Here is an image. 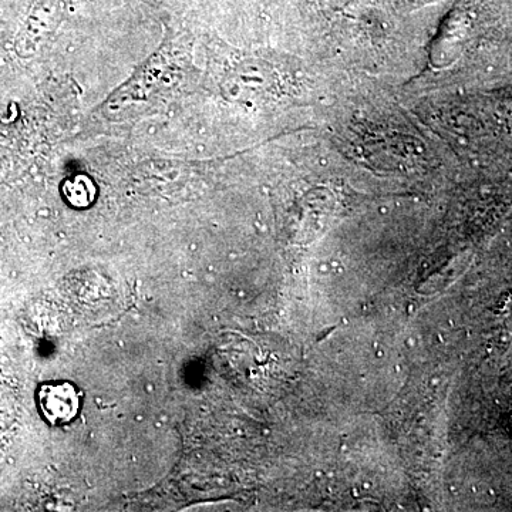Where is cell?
Masks as SVG:
<instances>
[{
	"mask_svg": "<svg viewBox=\"0 0 512 512\" xmlns=\"http://www.w3.org/2000/svg\"><path fill=\"white\" fill-rule=\"evenodd\" d=\"M39 407L50 424H66L80 412V394L72 383L43 384L37 393Z\"/></svg>",
	"mask_w": 512,
	"mask_h": 512,
	"instance_id": "cell-1",
	"label": "cell"
}]
</instances>
